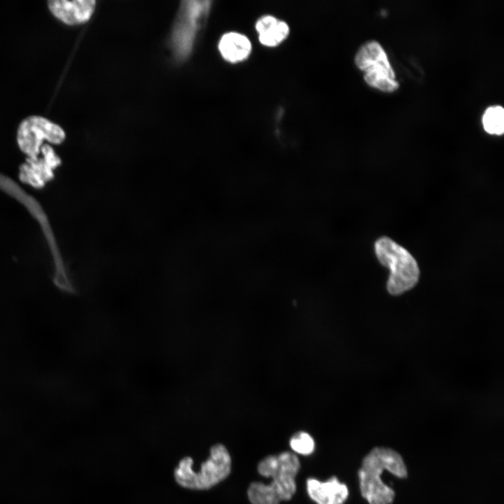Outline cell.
I'll use <instances>...</instances> for the list:
<instances>
[{
    "label": "cell",
    "mask_w": 504,
    "mask_h": 504,
    "mask_svg": "<svg viewBox=\"0 0 504 504\" xmlns=\"http://www.w3.org/2000/svg\"><path fill=\"white\" fill-rule=\"evenodd\" d=\"M300 463L294 453L284 451L262 459L258 465V473L272 478L267 484L270 490L281 501L289 500L296 491L295 477Z\"/></svg>",
    "instance_id": "cell-4"
},
{
    "label": "cell",
    "mask_w": 504,
    "mask_h": 504,
    "mask_svg": "<svg viewBox=\"0 0 504 504\" xmlns=\"http://www.w3.org/2000/svg\"><path fill=\"white\" fill-rule=\"evenodd\" d=\"M289 444L295 453L305 456L312 454L315 447V442L312 437L304 431H300L293 435L290 440Z\"/></svg>",
    "instance_id": "cell-16"
},
{
    "label": "cell",
    "mask_w": 504,
    "mask_h": 504,
    "mask_svg": "<svg viewBox=\"0 0 504 504\" xmlns=\"http://www.w3.org/2000/svg\"><path fill=\"white\" fill-rule=\"evenodd\" d=\"M255 29L260 43L267 48L279 46L290 34L288 24L270 14L259 17L255 21Z\"/></svg>",
    "instance_id": "cell-12"
},
{
    "label": "cell",
    "mask_w": 504,
    "mask_h": 504,
    "mask_svg": "<svg viewBox=\"0 0 504 504\" xmlns=\"http://www.w3.org/2000/svg\"><path fill=\"white\" fill-rule=\"evenodd\" d=\"M41 157L28 158L20 169L21 179L30 186L40 188L53 176V170L61 163L54 149L48 144L41 147Z\"/></svg>",
    "instance_id": "cell-9"
},
{
    "label": "cell",
    "mask_w": 504,
    "mask_h": 504,
    "mask_svg": "<svg viewBox=\"0 0 504 504\" xmlns=\"http://www.w3.org/2000/svg\"><path fill=\"white\" fill-rule=\"evenodd\" d=\"M0 189L22 203L40 224L49 246L55 265V281L64 283L68 280L62 258L57 247L48 218L40 204L27 195L10 178L0 174Z\"/></svg>",
    "instance_id": "cell-6"
},
{
    "label": "cell",
    "mask_w": 504,
    "mask_h": 504,
    "mask_svg": "<svg viewBox=\"0 0 504 504\" xmlns=\"http://www.w3.org/2000/svg\"><path fill=\"white\" fill-rule=\"evenodd\" d=\"M95 3L94 0H50L48 6L57 18L73 25L87 22L94 12Z\"/></svg>",
    "instance_id": "cell-10"
},
{
    "label": "cell",
    "mask_w": 504,
    "mask_h": 504,
    "mask_svg": "<svg viewBox=\"0 0 504 504\" xmlns=\"http://www.w3.org/2000/svg\"><path fill=\"white\" fill-rule=\"evenodd\" d=\"M218 50L225 61L237 64L246 61L250 57L253 46L246 34L238 31H229L220 37Z\"/></svg>",
    "instance_id": "cell-13"
},
{
    "label": "cell",
    "mask_w": 504,
    "mask_h": 504,
    "mask_svg": "<svg viewBox=\"0 0 504 504\" xmlns=\"http://www.w3.org/2000/svg\"><path fill=\"white\" fill-rule=\"evenodd\" d=\"M306 483L307 493L316 504H344L349 496L346 485L335 476L324 482L309 478Z\"/></svg>",
    "instance_id": "cell-11"
},
{
    "label": "cell",
    "mask_w": 504,
    "mask_h": 504,
    "mask_svg": "<svg viewBox=\"0 0 504 504\" xmlns=\"http://www.w3.org/2000/svg\"><path fill=\"white\" fill-rule=\"evenodd\" d=\"M232 461L226 447L221 444L211 447L206 461L200 470L193 469L190 457L181 459L174 470L176 482L182 487L192 490H206L226 479L231 471Z\"/></svg>",
    "instance_id": "cell-2"
},
{
    "label": "cell",
    "mask_w": 504,
    "mask_h": 504,
    "mask_svg": "<svg viewBox=\"0 0 504 504\" xmlns=\"http://www.w3.org/2000/svg\"><path fill=\"white\" fill-rule=\"evenodd\" d=\"M209 1H184L173 33L172 42L179 57L186 56L190 51L198 24L208 10Z\"/></svg>",
    "instance_id": "cell-8"
},
{
    "label": "cell",
    "mask_w": 504,
    "mask_h": 504,
    "mask_svg": "<svg viewBox=\"0 0 504 504\" xmlns=\"http://www.w3.org/2000/svg\"><path fill=\"white\" fill-rule=\"evenodd\" d=\"M65 139V132L56 123L39 115L24 118L19 125L17 141L21 150L29 158L38 155L43 141L61 144Z\"/></svg>",
    "instance_id": "cell-7"
},
{
    "label": "cell",
    "mask_w": 504,
    "mask_h": 504,
    "mask_svg": "<svg viewBox=\"0 0 504 504\" xmlns=\"http://www.w3.org/2000/svg\"><path fill=\"white\" fill-rule=\"evenodd\" d=\"M374 248L380 263L391 271L386 284L391 295H401L416 286L419 279V269L409 251L386 237L379 239Z\"/></svg>",
    "instance_id": "cell-3"
},
{
    "label": "cell",
    "mask_w": 504,
    "mask_h": 504,
    "mask_svg": "<svg viewBox=\"0 0 504 504\" xmlns=\"http://www.w3.org/2000/svg\"><path fill=\"white\" fill-rule=\"evenodd\" d=\"M251 504H279V499L271 492L267 484L260 482H251L247 490Z\"/></svg>",
    "instance_id": "cell-15"
},
{
    "label": "cell",
    "mask_w": 504,
    "mask_h": 504,
    "mask_svg": "<svg viewBox=\"0 0 504 504\" xmlns=\"http://www.w3.org/2000/svg\"><path fill=\"white\" fill-rule=\"evenodd\" d=\"M355 63L365 72L364 79L369 85L388 92L398 88L387 55L378 42L372 41L363 45L356 54Z\"/></svg>",
    "instance_id": "cell-5"
},
{
    "label": "cell",
    "mask_w": 504,
    "mask_h": 504,
    "mask_svg": "<svg viewBox=\"0 0 504 504\" xmlns=\"http://www.w3.org/2000/svg\"><path fill=\"white\" fill-rule=\"evenodd\" d=\"M384 471L401 479L407 476L405 463L397 451L386 447H374L364 457L358 470L360 493L369 504L393 502L395 491L381 479Z\"/></svg>",
    "instance_id": "cell-1"
},
{
    "label": "cell",
    "mask_w": 504,
    "mask_h": 504,
    "mask_svg": "<svg viewBox=\"0 0 504 504\" xmlns=\"http://www.w3.org/2000/svg\"><path fill=\"white\" fill-rule=\"evenodd\" d=\"M486 132L491 134L501 135L504 132V109L500 106L487 108L482 117Z\"/></svg>",
    "instance_id": "cell-14"
}]
</instances>
